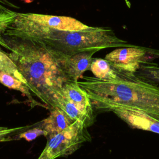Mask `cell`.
<instances>
[{
    "label": "cell",
    "mask_w": 159,
    "mask_h": 159,
    "mask_svg": "<svg viewBox=\"0 0 159 159\" xmlns=\"http://www.w3.org/2000/svg\"><path fill=\"white\" fill-rule=\"evenodd\" d=\"M63 111L74 121H78L83 124L86 127L91 125L94 120L84 113L81 112L75 105L69 101L63 96L58 102L57 107Z\"/></svg>",
    "instance_id": "cell-12"
},
{
    "label": "cell",
    "mask_w": 159,
    "mask_h": 159,
    "mask_svg": "<svg viewBox=\"0 0 159 159\" xmlns=\"http://www.w3.org/2000/svg\"><path fill=\"white\" fill-rule=\"evenodd\" d=\"M50 109L49 116L37 123L47 132L46 137L65 130L75 122L59 107Z\"/></svg>",
    "instance_id": "cell-11"
},
{
    "label": "cell",
    "mask_w": 159,
    "mask_h": 159,
    "mask_svg": "<svg viewBox=\"0 0 159 159\" xmlns=\"http://www.w3.org/2000/svg\"><path fill=\"white\" fill-rule=\"evenodd\" d=\"M90 70L95 78L104 81H117L126 79L135 74L118 68L105 58H93Z\"/></svg>",
    "instance_id": "cell-10"
},
{
    "label": "cell",
    "mask_w": 159,
    "mask_h": 159,
    "mask_svg": "<svg viewBox=\"0 0 159 159\" xmlns=\"http://www.w3.org/2000/svg\"><path fill=\"white\" fill-rule=\"evenodd\" d=\"M111 111L132 128L159 134V119L142 111L122 106L114 107Z\"/></svg>",
    "instance_id": "cell-7"
},
{
    "label": "cell",
    "mask_w": 159,
    "mask_h": 159,
    "mask_svg": "<svg viewBox=\"0 0 159 159\" xmlns=\"http://www.w3.org/2000/svg\"><path fill=\"white\" fill-rule=\"evenodd\" d=\"M21 1L25 3H30V2H32V1H34V0H21Z\"/></svg>",
    "instance_id": "cell-19"
},
{
    "label": "cell",
    "mask_w": 159,
    "mask_h": 159,
    "mask_svg": "<svg viewBox=\"0 0 159 159\" xmlns=\"http://www.w3.org/2000/svg\"><path fill=\"white\" fill-rule=\"evenodd\" d=\"M17 14L18 12L0 4V45L2 47H6L3 35L7 29L14 22Z\"/></svg>",
    "instance_id": "cell-14"
},
{
    "label": "cell",
    "mask_w": 159,
    "mask_h": 159,
    "mask_svg": "<svg viewBox=\"0 0 159 159\" xmlns=\"http://www.w3.org/2000/svg\"><path fill=\"white\" fill-rule=\"evenodd\" d=\"M3 36L27 39L43 45L57 58L93 50L112 47H130V43L117 37L110 29L89 27L80 31H65L40 25L17 14Z\"/></svg>",
    "instance_id": "cell-1"
},
{
    "label": "cell",
    "mask_w": 159,
    "mask_h": 159,
    "mask_svg": "<svg viewBox=\"0 0 159 159\" xmlns=\"http://www.w3.org/2000/svg\"><path fill=\"white\" fill-rule=\"evenodd\" d=\"M125 1V3H126V4H127V7H130V2H129V0H124Z\"/></svg>",
    "instance_id": "cell-20"
},
{
    "label": "cell",
    "mask_w": 159,
    "mask_h": 159,
    "mask_svg": "<svg viewBox=\"0 0 159 159\" xmlns=\"http://www.w3.org/2000/svg\"><path fill=\"white\" fill-rule=\"evenodd\" d=\"M32 126V125H25L13 128L5 127L4 129L0 131V142H9L16 139L14 136H17L19 134L27 130Z\"/></svg>",
    "instance_id": "cell-18"
},
{
    "label": "cell",
    "mask_w": 159,
    "mask_h": 159,
    "mask_svg": "<svg viewBox=\"0 0 159 159\" xmlns=\"http://www.w3.org/2000/svg\"><path fill=\"white\" fill-rule=\"evenodd\" d=\"M159 57V51L135 45L117 48L105 56V59L118 68L135 73L140 66Z\"/></svg>",
    "instance_id": "cell-5"
},
{
    "label": "cell",
    "mask_w": 159,
    "mask_h": 159,
    "mask_svg": "<svg viewBox=\"0 0 159 159\" xmlns=\"http://www.w3.org/2000/svg\"><path fill=\"white\" fill-rule=\"evenodd\" d=\"M5 129V127H0V131L4 129Z\"/></svg>",
    "instance_id": "cell-21"
},
{
    "label": "cell",
    "mask_w": 159,
    "mask_h": 159,
    "mask_svg": "<svg viewBox=\"0 0 159 159\" xmlns=\"http://www.w3.org/2000/svg\"><path fill=\"white\" fill-rule=\"evenodd\" d=\"M0 83L8 88L17 90L22 93L24 95L27 96L29 101L32 104V106L38 104L39 103L35 101L31 94L29 88L22 81L17 80L13 76L3 72L0 70Z\"/></svg>",
    "instance_id": "cell-13"
},
{
    "label": "cell",
    "mask_w": 159,
    "mask_h": 159,
    "mask_svg": "<svg viewBox=\"0 0 159 159\" xmlns=\"http://www.w3.org/2000/svg\"><path fill=\"white\" fill-rule=\"evenodd\" d=\"M63 96L75 105L81 112L94 119L93 107L87 93L78 83V81L65 83L62 88Z\"/></svg>",
    "instance_id": "cell-9"
},
{
    "label": "cell",
    "mask_w": 159,
    "mask_h": 159,
    "mask_svg": "<svg viewBox=\"0 0 159 159\" xmlns=\"http://www.w3.org/2000/svg\"><path fill=\"white\" fill-rule=\"evenodd\" d=\"M78 83L87 93L93 109L111 111L122 106L139 110L159 119V86L136 74L117 81L83 77Z\"/></svg>",
    "instance_id": "cell-3"
},
{
    "label": "cell",
    "mask_w": 159,
    "mask_h": 159,
    "mask_svg": "<svg viewBox=\"0 0 159 159\" xmlns=\"http://www.w3.org/2000/svg\"><path fill=\"white\" fill-rule=\"evenodd\" d=\"M20 16L40 25L65 31H80L89 28L78 20L68 16H52L37 13L18 12Z\"/></svg>",
    "instance_id": "cell-6"
},
{
    "label": "cell",
    "mask_w": 159,
    "mask_h": 159,
    "mask_svg": "<svg viewBox=\"0 0 159 159\" xmlns=\"http://www.w3.org/2000/svg\"><path fill=\"white\" fill-rule=\"evenodd\" d=\"M40 135L47 137V134L42 127H40L37 124H35L32 129H27L19 134L17 137V140L22 139L27 142H30L35 140Z\"/></svg>",
    "instance_id": "cell-17"
},
{
    "label": "cell",
    "mask_w": 159,
    "mask_h": 159,
    "mask_svg": "<svg viewBox=\"0 0 159 159\" xmlns=\"http://www.w3.org/2000/svg\"><path fill=\"white\" fill-rule=\"evenodd\" d=\"M99 51L93 50L75 54L68 58H58L61 63L62 69L71 81H78L82 78V75L86 71L90 70L91 64L93 60V55Z\"/></svg>",
    "instance_id": "cell-8"
},
{
    "label": "cell",
    "mask_w": 159,
    "mask_h": 159,
    "mask_svg": "<svg viewBox=\"0 0 159 159\" xmlns=\"http://www.w3.org/2000/svg\"><path fill=\"white\" fill-rule=\"evenodd\" d=\"M6 53L26 80L31 92L50 109L63 96V84L70 81L60 60L43 45L27 39L3 36Z\"/></svg>",
    "instance_id": "cell-2"
},
{
    "label": "cell",
    "mask_w": 159,
    "mask_h": 159,
    "mask_svg": "<svg viewBox=\"0 0 159 159\" xmlns=\"http://www.w3.org/2000/svg\"><path fill=\"white\" fill-rule=\"evenodd\" d=\"M0 70L9 74L17 80L24 83L27 87L28 84L21 75V73L18 70L17 66L13 62V61L10 58L6 53H4L0 49ZM29 88V87H28Z\"/></svg>",
    "instance_id": "cell-15"
},
{
    "label": "cell",
    "mask_w": 159,
    "mask_h": 159,
    "mask_svg": "<svg viewBox=\"0 0 159 159\" xmlns=\"http://www.w3.org/2000/svg\"><path fill=\"white\" fill-rule=\"evenodd\" d=\"M135 74L148 81L159 83V66L151 62L142 65Z\"/></svg>",
    "instance_id": "cell-16"
},
{
    "label": "cell",
    "mask_w": 159,
    "mask_h": 159,
    "mask_svg": "<svg viewBox=\"0 0 159 159\" xmlns=\"http://www.w3.org/2000/svg\"><path fill=\"white\" fill-rule=\"evenodd\" d=\"M85 125L75 121L65 130L47 139L46 145L37 159H56L73 153L91 137Z\"/></svg>",
    "instance_id": "cell-4"
}]
</instances>
